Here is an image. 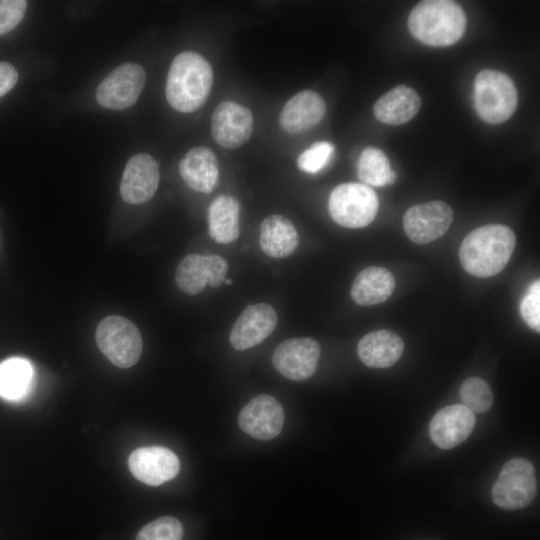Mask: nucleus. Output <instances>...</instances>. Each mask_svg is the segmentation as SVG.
I'll return each mask as SVG.
<instances>
[{
    "label": "nucleus",
    "mask_w": 540,
    "mask_h": 540,
    "mask_svg": "<svg viewBox=\"0 0 540 540\" xmlns=\"http://www.w3.org/2000/svg\"><path fill=\"white\" fill-rule=\"evenodd\" d=\"M520 314L525 323L533 330L540 331V281L536 280L523 296Z\"/></svg>",
    "instance_id": "c756f323"
},
{
    "label": "nucleus",
    "mask_w": 540,
    "mask_h": 540,
    "mask_svg": "<svg viewBox=\"0 0 540 540\" xmlns=\"http://www.w3.org/2000/svg\"><path fill=\"white\" fill-rule=\"evenodd\" d=\"M253 121L248 108L233 101H223L212 114V137L224 148H238L252 135Z\"/></svg>",
    "instance_id": "f8f14e48"
},
{
    "label": "nucleus",
    "mask_w": 540,
    "mask_h": 540,
    "mask_svg": "<svg viewBox=\"0 0 540 540\" xmlns=\"http://www.w3.org/2000/svg\"><path fill=\"white\" fill-rule=\"evenodd\" d=\"M395 288L392 273L383 267H368L356 276L352 287L351 297L361 306H371L387 300Z\"/></svg>",
    "instance_id": "5701e85b"
},
{
    "label": "nucleus",
    "mask_w": 540,
    "mask_h": 540,
    "mask_svg": "<svg viewBox=\"0 0 540 540\" xmlns=\"http://www.w3.org/2000/svg\"><path fill=\"white\" fill-rule=\"evenodd\" d=\"M299 236L292 222L278 214L266 217L260 226L259 244L262 251L272 258H285L294 253Z\"/></svg>",
    "instance_id": "4be33fe9"
},
{
    "label": "nucleus",
    "mask_w": 540,
    "mask_h": 540,
    "mask_svg": "<svg viewBox=\"0 0 540 540\" xmlns=\"http://www.w3.org/2000/svg\"><path fill=\"white\" fill-rule=\"evenodd\" d=\"M145 71L136 63H124L99 84L96 91L98 103L108 109L123 110L133 106L138 100L144 85Z\"/></svg>",
    "instance_id": "6e6552de"
},
{
    "label": "nucleus",
    "mask_w": 540,
    "mask_h": 540,
    "mask_svg": "<svg viewBox=\"0 0 540 540\" xmlns=\"http://www.w3.org/2000/svg\"><path fill=\"white\" fill-rule=\"evenodd\" d=\"M332 219L346 228H362L376 217L378 197L362 183L348 182L333 189L328 201Z\"/></svg>",
    "instance_id": "423d86ee"
},
{
    "label": "nucleus",
    "mask_w": 540,
    "mask_h": 540,
    "mask_svg": "<svg viewBox=\"0 0 540 540\" xmlns=\"http://www.w3.org/2000/svg\"><path fill=\"white\" fill-rule=\"evenodd\" d=\"M518 94L512 79L497 70L483 69L474 81V105L479 117L490 124L508 120L516 110Z\"/></svg>",
    "instance_id": "20e7f679"
},
{
    "label": "nucleus",
    "mask_w": 540,
    "mask_h": 540,
    "mask_svg": "<svg viewBox=\"0 0 540 540\" xmlns=\"http://www.w3.org/2000/svg\"><path fill=\"white\" fill-rule=\"evenodd\" d=\"M224 282L227 284V285H230L232 283V281L230 279H225Z\"/></svg>",
    "instance_id": "473e14b6"
},
{
    "label": "nucleus",
    "mask_w": 540,
    "mask_h": 540,
    "mask_svg": "<svg viewBox=\"0 0 540 540\" xmlns=\"http://www.w3.org/2000/svg\"><path fill=\"white\" fill-rule=\"evenodd\" d=\"M319 357L320 346L315 339L291 338L277 346L272 355V363L284 377L303 381L315 373Z\"/></svg>",
    "instance_id": "1a4fd4ad"
},
{
    "label": "nucleus",
    "mask_w": 540,
    "mask_h": 540,
    "mask_svg": "<svg viewBox=\"0 0 540 540\" xmlns=\"http://www.w3.org/2000/svg\"><path fill=\"white\" fill-rule=\"evenodd\" d=\"M179 172L184 182L192 190L211 193L219 176L217 157L207 147H194L181 159Z\"/></svg>",
    "instance_id": "6ab92c4d"
},
{
    "label": "nucleus",
    "mask_w": 540,
    "mask_h": 540,
    "mask_svg": "<svg viewBox=\"0 0 540 540\" xmlns=\"http://www.w3.org/2000/svg\"><path fill=\"white\" fill-rule=\"evenodd\" d=\"M418 93L406 85H398L381 96L374 105L375 118L385 124L400 125L410 121L419 111Z\"/></svg>",
    "instance_id": "412c9836"
},
{
    "label": "nucleus",
    "mask_w": 540,
    "mask_h": 540,
    "mask_svg": "<svg viewBox=\"0 0 540 540\" xmlns=\"http://www.w3.org/2000/svg\"><path fill=\"white\" fill-rule=\"evenodd\" d=\"M453 221L451 207L443 201H431L410 207L404 214L407 237L417 244L430 243L443 236Z\"/></svg>",
    "instance_id": "9d476101"
},
{
    "label": "nucleus",
    "mask_w": 540,
    "mask_h": 540,
    "mask_svg": "<svg viewBox=\"0 0 540 540\" xmlns=\"http://www.w3.org/2000/svg\"><path fill=\"white\" fill-rule=\"evenodd\" d=\"M95 339L100 351L117 367L133 366L142 353V337L129 319L111 315L96 328Z\"/></svg>",
    "instance_id": "39448f33"
},
{
    "label": "nucleus",
    "mask_w": 540,
    "mask_h": 540,
    "mask_svg": "<svg viewBox=\"0 0 540 540\" xmlns=\"http://www.w3.org/2000/svg\"><path fill=\"white\" fill-rule=\"evenodd\" d=\"M183 527L179 520L171 516L158 518L145 525L136 540H182Z\"/></svg>",
    "instance_id": "cd10ccee"
},
{
    "label": "nucleus",
    "mask_w": 540,
    "mask_h": 540,
    "mask_svg": "<svg viewBox=\"0 0 540 540\" xmlns=\"http://www.w3.org/2000/svg\"><path fill=\"white\" fill-rule=\"evenodd\" d=\"M326 104L312 90H304L291 97L279 115L281 128L289 134H298L316 126L324 117Z\"/></svg>",
    "instance_id": "a211bd4d"
},
{
    "label": "nucleus",
    "mask_w": 540,
    "mask_h": 540,
    "mask_svg": "<svg viewBox=\"0 0 540 540\" xmlns=\"http://www.w3.org/2000/svg\"><path fill=\"white\" fill-rule=\"evenodd\" d=\"M474 426L475 416L464 405L446 406L431 420L430 436L438 447L451 449L465 441Z\"/></svg>",
    "instance_id": "f3484780"
},
{
    "label": "nucleus",
    "mask_w": 540,
    "mask_h": 540,
    "mask_svg": "<svg viewBox=\"0 0 540 540\" xmlns=\"http://www.w3.org/2000/svg\"><path fill=\"white\" fill-rule=\"evenodd\" d=\"M537 493L535 469L525 458H513L505 463L492 488L494 503L504 509L528 506Z\"/></svg>",
    "instance_id": "0eeeda50"
},
{
    "label": "nucleus",
    "mask_w": 540,
    "mask_h": 540,
    "mask_svg": "<svg viewBox=\"0 0 540 540\" xmlns=\"http://www.w3.org/2000/svg\"><path fill=\"white\" fill-rule=\"evenodd\" d=\"M404 349L402 338L395 332L381 329L360 339L357 353L360 360L371 368H387L395 364Z\"/></svg>",
    "instance_id": "aec40b11"
},
{
    "label": "nucleus",
    "mask_w": 540,
    "mask_h": 540,
    "mask_svg": "<svg viewBox=\"0 0 540 540\" xmlns=\"http://www.w3.org/2000/svg\"><path fill=\"white\" fill-rule=\"evenodd\" d=\"M159 184V167L155 159L145 153L132 156L124 169L120 194L130 204H142L150 200Z\"/></svg>",
    "instance_id": "dca6fc26"
},
{
    "label": "nucleus",
    "mask_w": 540,
    "mask_h": 540,
    "mask_svg": "<svg viewBox=\"0 0 540 540\" xmlns=\"http://www.w3.org/2000/svg\"><path fill=\"white\" fill-rule=\"evenodd\" d=\"M284 418L281 403L270 395L260 394L242 408L238 424L255 439L270 440L281 432Z\"/></svg>",
    "instance_id": "ddd939ff"
},
{
    "label": "nucleus",
    "mask_w": 540,
    "mask_h": 540,
    "mask_svg": "<svg viewBox=\"0 0 540 540\" xmlns=\"http://www.w3.org/2000/svg\"><path fill=\"white\" fill-rule=\"evenodd\" d=\"M357 175L365 184L382 187L392 184L396 173L391 169L387 156L380 149L367 147L359 156Z\"/></svg>",
    "instance_id": "a878e982"
},
{
    "label": "nucleus",
    "mask_w": 540,
    "mask_h": 540,
    "mask_svg": "<svg viewBox=\"0 0 540 540\" xmlns=\"http://www.w3.org/2000/svg\"><path fill=\"white\" fill-rule=\"evenodd\" d=\"M33 367L24 358L14 357L0 363V397L8 401L24 399L32 386Z\"/></svg>",
    "instance_id": "393cba45"
},
{
    "label": "nucleus",
    "mask_w": 540,
    "mask_h": 540,
    "mask_svg": "<svg viewBox=\"0 0 540 540\" xmlns=\"http://www.w3.org/2000/svg\"><path fill=\"white\" fill-rule=\"evenodd\" d=\"M333 152L334 146L331 143L316 142L299 155L297 165L301 171L316 173L328 163Z\"/></svg>",
    "instance_id": "c85d7f7f"
},
{
    "label": "nucleus",
    "mask_w": 540,
    "mask_h": 540,
    "mask_svg": "<svg viewBox=\"0 0 540 540\" xmlns=\"http://www.w3.org/2000/svg\"><path fill=\"white\" fill-rule=\"evenodd\" d=\"M239 212V202L233 196L219 195L211 202L208 209V231L215 242L228 244L239 237Z\"/></svg>",
    "instance_id": "b1692460"
},
{
    "label": "nucleus",
    "mask_w": 540,
    "mask_h": 540,
    "mask_svg": "<svg viewBox=\"0 0 540 540\" xmlns=\"http://www.w3.org/2000/svg\"><path fill=\"white\" fill-rule=\"evenodd\" d=\"M128 465L137 480L150 486H158L173 479L180 469L176 454L161 446L134 450L129 456Z\"/></svg>",
    "instance_id": "4468645a"
},
{
    "label": "nucleus",
    "mask_w": 540,
    "mask_h": 540,
    "mask_svg": "<svg viewBox=\"0 0 540 540\" xmlns=\"http://www.w3.org/2000/svg\"><path fill=\"white\" fill-rule=\"evenodd\" d=\"M18 73L7 62H0V97L8 93L17 83Z\"/></svg>",
    "instance_id": "2f4dec72"
},
{
    "label": "nucleus",
    "mask_w": 540,
    "mask_h": 540,
    "mask_svg": "<svg viewBox=\"0 0 540 540\" xmlns=\"http://www.w3.org/2000/svg\"><path fill=\"white\" fill-rule=\"evenodd\" d=\"M277 321L276 311L269 304L248 305L231 329V346L236 350H245L258 345L274 331Z\"/></svg>",
    "instance_id": "2eb2a0df"
},
{
    "label": "nucleus",
    "mask_w": 540,
    "mask_h": 540,
    "mask_svg": "<svg viewBox=\"0 0 540 540\" xmlns=\"http://www.w3.org/2000/svg\"><path fill=\"white\" fill-rule=\"evenodd\" d=\"M213 85V70L200 54L179 53L170 66L166 98L172 108L184 113L198 110L207 100Z\"/></svg>",
    "instance_id": "f03ea898"
},
{
    "label": "nucleus",
    "mask_w": 540,
    "mask_h": 540,
    "mask_svg": "<svg viewBox=\"0 0 540 540\" xmlns=\"http://www.w3.org/2000/svg\"><path fill=\"white\" fill-rule=\"evenodd\" d=\"M27 9L25 0L0 1V35L6 34L23 19Z\"/></svg>",
    "instance_id": "7c9ffc66"
},
{
    "label": "nucleus",
    "mask_w": 540,
    "mask_h": 540,
    "mask_svg": "<svg viewBox=\"0 0 540 540\" xmlns=\"http://www.w3.org/2000/svg\"><path fill=\"white\" fill-rule=\"evenodd\" d=\"M463 405L472 412H485L493 402L490 386L478 377L467 378L460 387Z\"/></svg>",
    "instance_id": "bb28decb"
},
{
    "label": "nucleus",
    "mask_w": 540,
    "mask_h": 540,
    "mask_svg": "<svg viewBox=\"0 0 540 540\" xmlns=\"http://www.w3.org/2000/svg\"><path fill=\"white\" fill-rule=\"evenodd\" d=\"M227 261L218 255L189 254L178 264L175 281L184 293L196 295L206 285L218 287L226 279Z\"/></svg>",
    "instance_id": "9b49d317"
},
{
    "label": "nucleus",
    "mask_w": 540,
    "mask_h": 540,
    "mask_svg": "<svg viewBox=\"0 0 540 540\" xmlns=\"http://www.w3.org/2000/svg\"><path fill=\"white\" fill-rule=\"evenodd\" d=\"M516 237L502 224L485 225L471 231L462 241L459 259L469 274L487 278L501 272L508 263Z\"/></svg>",
    "instance_id": "f257e3e1"
},
{
    "label": "nucleus",
    "mask_w": 540,
    "mask_h": 540,
    "mask_svg": "<svg viewBox=\"0 0 540 540\" xmlns=\"http://www.w3.org/2000/svg\"><path fill=\"white\" fill-rule=\"evenodd\" d=\"M408 26L412 35L423 44L446 47L464 34L466 16L454 1H421L410 12Z\"/></svg>",
    "instance_id": "7ed1b4c3"
}]
</instances>
